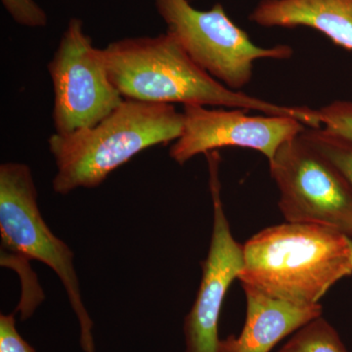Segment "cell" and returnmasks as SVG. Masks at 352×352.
Segmentation results:
<instances>
[{
  "mask_svg": "<svg viewBox=\"0 0 352 352\" xmlns=\"http://www.w3.org/2000/svg\"><path fill=\"white\" fill-rule=\"evenodd\" d=\"M238 280L264 295L312 305L352 275V238L329 227L286 223L267 227L243 245Z\"/></svg>",
  "mask_w": 352,
  "mask_h": 352,
  "instance_id": "7a4b0ae2",
  "label": "cell"
},
{
  "mask_svg": "<svg viewBox=\"0 0 352 352\" xmlns=\"http://www.w3.org/2000/svg\"><path fill=\"white\" fill-rule=\"evenodd\" d=\"M101 51L111 80L124 99L256 110L321 126L314 109L278 105L226 87L200 68L170 32L119 39Z\"/></svg>",
  "mask_w": 352,
  "mask_h": 352,
  "instance_id": "6da1fadb",
  "label": "cell"
},
{
  "mask_svg": "<svg viewBox=\"0 0 352 352\" xmlns=\"http://www.w3.org/2000/svg\"><path fill=\"white\" fill-rule=\"evenodd\" d=\"M245 112L239 108L184 105L182 135L170 146V157L183 166L198 155L237 147L258 151L270 162L284 143L307 127L295 118L252 117Z\"/></svg>",
  "mask_w": 352,
  "mask_h": 352,
  "instance_id": "9c48e42d",
  "label": "cell"
},
{
  "mask_svg": "<svg viewBox=\"0 0 352 352\" xmlns=\"http://www.w3.org/2000/svg\"><path fill=\"white\" fill-rule=\"evenodd\" d=\"M182 127V113L173 105L124 99L95 126L50 136L48 145L56 164L52 188L59 195L96 188L139 153L175 142Z\"/></svg>",
  "mask_w": 352,
  "mask_h": 352,
  "instance_id": "3957f363",
  "label": "cell"
},
{
  "mask_svg": "<svg viewBox=\"0 0 352 352\" xmlns=\"http://www.w3.org/2000/svg\"><path fill=\"white\" fill-rule=\"evenodd\" d=\"M157 12L183 50L200 68L230 89L249 85L254 63L259 59H289L294 50L286 44L261 47L214 4L199 10L188 0H155Z\"/></svg>",
  "mask_w": 352,
  "mask_h": 352,
  "instance_id": "5b68a950",
  "label": "cell"
},
{
  "mask_svg": "<svg viewBox=\"0 0 352 352\" xmlns=\"http://www.w3.org/2000/svg\"><path fill=\"white\" fill-rule=\"evenodd\" d=\"M270 168L286 222L329 227L352 238V190L302 133L279 148Z\"/></svg>",
  "mask_w": 352,
  "mask_h": 352,
  "instance_id": "8992f818",
  "label": "cell"
},
{
  "mask_svg": "<svg viewBox=\"0 0 352 352\" xmlns=\"http://www.w3.org/2000/svg\"><path fill=\"white\" fill-rule=\"evenodd\" d=\"M1 3L10 17L23 27L34 29L47 25V14L34 0H1Z\"/></svg>",
  "mask_w": 352,
  "mask_h": 352,
  "instance_id": "9a60e30c",
  "label": "cell"
},
{
  "mask_svg": "<svg viewBox=\"0 0 352 352\" xmlns=\"http://www.w3.org/2000/svg\"><path fill=\"white\" fill-rule=\"evenodd\" d=\"M48 72L54 91V133L94 126L124 100L111 80L101 48L95 47L78 18L69 21Z\"/></svg>",
  "mask_w": 352,
  "mask_h": 352,
  "instance_id": "52a82bcc",
  "label": "cell"
},
{
  "mask_svg": "<svg viewBox=\"0 0 352 352\" xmlns=\"http://www.w3.org/2000/svg\"><path fill=\"white\" fill-rule=\"evenodd\" d=\"M302 134L335 166L352 190V139L332 133L322 127H305Z\"/></svg>",
  "mask_w": 352,
  "mask_h": 352,
  "instance_id": "4fadbf2b",
  "label": "cell"
},
{
  "mask_svg": "<svg viewBox=\"0 0 352 352\" xmlns=\"http://www.w3.org/2000/svg\"><path fill=\"white\" fill-rule=\"evenodd\" d=\"M245 296V320L238 336L220 339L219 352H270L289 335L317 317L320 303L296 305L243 287Z\"/></svg>",
  "mask_w": 352,
  "mask_h": 352,
  "instance_id": "30bf717a",
  "label": "cell"
},
{
  "mask_svg": "<svg viewBox=\"0 0 352 352\" xmlns=\"http://www.w3.org/2000/svg\"><path fill=\"white\" fill-rule=\"evenodd\" d=\"M210 173V190L214 207L212 239L205 261L195 302L183 324L185 351L219 352V324L222 305L234 280L244 265L243 245L231 232L221 196L219 182V153L206 155Z\"/></svg>",
  "mask_w": 352,
  "mask_h": 352,
  "instance_id": "ba28073f",
  "label": "cell"
},
{
  "mask_svg": "<svg viewBox=\"0 0 352 352\" xmlns=\"http://www.w3.org/2000/svg\"><path fill=\"white\" fill-rule=\"evenodd\" d=\"M316 112L324 129L352 139V102L333 101Z\"/></svg>",
  "mask_w": 352,
  "mask_h": 352,
  "instance_id": "5bb4252c",
  "label": "cell"
},
{
  "mask_svg": "<svg viewBox=\"0 0 352 352\" xmlns=\"http://www.w3.org/2000/svg\"><path fill=\"white\" fill-rule=\"evenodd\" d=\"M0 234L2 252L38 261L54 271L80 324L83 352H96L94 321L83 303L74 264L75 254L43 219L38 208V189L28 164L0 166Z\"/></svg>",
  "mask_w": 352,
  "mask_h": 352,
  "instance_id": "277c9868",
  "label": "cell"
},
{
  "mask_svg": "<svg viewBox=\"0 0 352 352\" xmlns=\"http://www.w3.org/2000/svg\"><path fill=\"white\" fill-rule=\"evenodd\" d=\"M249 19L265 28H310L352 51V0H261Z\"/></svg>",
  "mask_w": 352,
  "mask_h": 352,
  "instance_id": "8fae6325",
  "label": "cell"
},
{
  "mask_svg": "<svg viewBox=\"0 0 352 352\" xmlns=\"http://www.w3.org/2000/svg\"><path fill=\"white\" fill-rule=\"evenodd\" d=\"M0 352H36L18 332L15 314L0 315Z\"/></svg>",
  "mask_w": 352,
  "mask_h": 352,
  "instance_id": "2e32d148",
  "label": "cell"
},
{
  "mask_svg": "<svg viewBox=\"0 0 352 352\" xmlns=\"http://www.w3.org/2000/svg\"><path fill=\"white\" fill-rule=\"evenodd\" d=\"M278 352H349L335 327L317 317L293 333Z\"/></svg>",
  "mask_w": 352,
  "mask_h": 352,
  "instance_id": "7c38bea8",
  "label": "cell"
}]
</instances>
